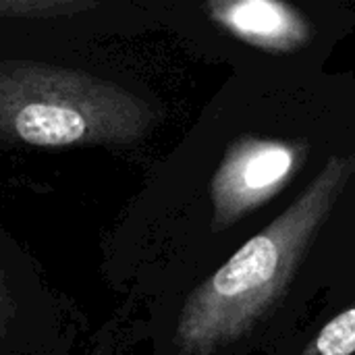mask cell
Returning <instances> with one entry per match:
<instances>
[{
  "mask_svg": "<svg viewBox=\"0 0 355 355\" xmlns=\"http://www.w3.org/2000/svg\"><path fill=\"white\" fill-rule=\"evenodd\" d=\"M354 175L355 154L331 156L308 187L218 270L179 300H156L148 324L156 355H214L245 339L289 289Z\"/></svg>",
  "mask_w": 355,
  "mask_h": 355,
  "instance_id": "cell-1",
  "label": "cell"
},
{
  "mask_svg": "<svg viewBox=\"0 0 355 355\" xmlns=\"http://www.w3.org/2000/svg\"><path fill=\"white\" fill-rule=\"evenodd\" d=\"M160 119L148 87L102 54L0 56L4 150H129Z\"/></svg>",
  "mask_w": 355,
  "mask_h": 355,
  "instance_id": "cell-2",
  "label": "cell"
},
{
  "mask_svg": "<svg viewBox=\"0 0 355 355\" xmlns=\"http://www.w3.org/2000/svg\"><path fill=\"white\" fill-rule=\"evenodd\" d=\"M160 17L135 0H0V56L100 54Z\"/></svg>",
  "mask_w": 355,
  "mask_h": 355,
  "instance_id": "cell-3",
  "label": "cell"
},
{
  "mask_svg": "<svg viewBox=\"0 0 355 355\" xmlns=\"http://www.w3.org/2000/svg\"><path fill=\"white\" fill-rule=\"evenodd\" d=\"M83 333V312L52 287L35 256L0 227V355H44Z\"/></svg>",
  "mask_w": 355,
  "mask_h": 355,
  "instance_id": "cell-4",
  "label": "cell"
},
{
  "mask_svg": "<svg viewBox=\"0 0 355 355\" xmlns=\"http://www.w3.org/2000/svg\"><path fill=\"white\" fill-rule=\"evenodd\" d=\"M306 156L308 146L300 141L256 135L235 139L210 179V231H225L272 200L295 177Z\"/></svg>",
  "mask_w": 355,
  "mask_h": 355,
  "instance_id": "cell-5",
  "label": "cell"
},
{
  "mask_svg": "<svg viewBox=\"0 0 355 355\" xmlns=\"http://www.w3.org/2000/svg\"><path fill=\"white\" fill-rule=\"evenodd\" d=\"M204 12L212 23L260 50H297L312 35L308 19L279 0H218L208 2Z\"/></svg>",
  "mask_w": 355,
  "mask_h": 355,
  "instance_id": "cell-6",
  "label": "cell"
},
{
  "mask_svg": "<svg viewBox=\"0 0 355 355\" xmlns=\"http://www.w3.org/2000/svg\"><path fill=\"white\" fill-rule=\"evenodd\" d=\"M139 329L141 324L133 318L129 302L100 327L85 355H131V345Z\"/></svg>",
  "mask_w": 355,
  "mask_h": 355,
  "instance_id": "cell-7",
  "label": "cell"
},
{
  "mask_svg": "<svg viewBox=\"0 0 355 355\" xmlns=\"http://www.w3.org/2000/svg\"><path fill=\"white\" fill-rule=\"evenodd\" d=\"M300 355H355V306L329 320Z\"/></svg>",
  "mask_w": 355,
  "mask_h": 355,
  "instance_id": "cell-8",
  "label": "cell"
},
{
  "mask_svg": "<svg viewBox=\"0 0 355 355\" xmlns=\"http://www.w3.org/2000/svg\"><path fill=\"white\" fill-rule=\"evenodd\" d=\"M79 339H81V337H73V339L64 341L60 347H56V349H52V352H48V354H44V355H73V349L77 347Z\"/></svg>",
  "mask_w": 355,
  "mask_h": 355,
  "instance_id": "cell-9",
  "label": "cell"
}]
</instances>
